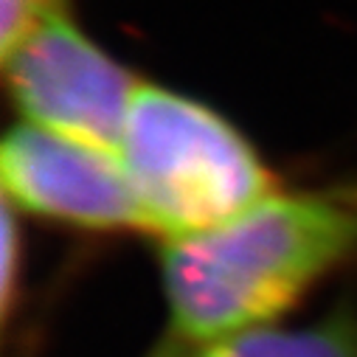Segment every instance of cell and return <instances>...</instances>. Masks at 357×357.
Returning <instances> with one entry per match:
<instances>
[{
  "label": "cell",
  "instance_id": "obj_4",
  "mask_svg": "<svg viewBox=\"0 0 357 357\" xmlns=\"http://www.w3.org/2000/svg\"><path fill=\"white\" fill-rule=\"evenodd\" d=\"M0 172L20 211L93 231L144 228L119 152L20 124L3 141Z\"/></svg>",
  "mask_w": 357,
  "mask_h": 357
},
{
  "label": "cell",
  "instance_id": "obj_7",
  "mask_svg": "<svg viewBox=\"0 0 357 357\" xmlns=\"http://www.w3.org/2000/svg\"><path fill=\"white\" fill-rule=\"evenodd\" d=\"M17 250H20V236H17V220L12 211V203L6 200L3 208V310H12V293H15V273H17Z\"/></svg>",
  "mask_w": 357,
  "mask_h": 357
},
{
  "label": "cell",
  "instance_id": "obj_2",
  "mask_svg": "<svg viewBox=\"0 0 357 357\" xmlns=\"http://www.w3.org/2000/svg\"><path fill=\"white\" fill-rule=\"evenodd\" d=\"M119 158L144 228L166 242L214 228L273 195V174L250 141L217 110L166 87H138Z\"/></svg>",
  "mask_w": 357,
  "mask_h": 357
},
{
  "label": "cell",
  "instance_id": "obj_6",
  "mask_svg": "<svg viewBox=\"0 0 357 357\" xmlns=\"http://www.w3.org/2000/svg\"><path fill=\"white\" fill-rule=\"evenodd\" d=\"M56 15H62V0H0V17H3L0 40H3V51H9L31 29H37L40 23Z\"/></svg>",
  "mask_w": 357,
  "mask_h": 357
},
{
  "label": "cell",
  "instance_id": "obj_8",
  "mask_svg": "<svg viewBox=\"0 0 357 357\" xmlns=\"http://www.w3.org/2000/svg\"><path fill=\"white\" fill-rule=\"evenodd\" d=\"M149 357H183V351H181V346H177L174 340H163Z\"/></svg>",
  "mask_w": 357,
  "mask_h": 357
},
{
  "label": "cell",
  "instance_id": "obj_5",
  "mask_svg": "<svg viewBox=\"0 0 357 357\" xmlns=\"http://www.w3.org/2000/svg\"><path fill=\"white\" fill-rule=\"evenodd\" d=\"M195 357H357V324L351 315H332L298 329L259 326L200 343Z\"/></svg>",
  "mask_w": 357,
  "mask_h": 357
},
{
  "label": "cell",
  "instance_id": "obj_1",
  "mask_svg": "<svg viewBox=\"0 0 357 357\" xmlns=\"http://www.w3.org/2000/svg\"><path fill=\"white\" fill-rule=\"evenodd\" d=\"M354 250V195H267L214 228L163 245L174 332L211 343L267 326Z\"/></svg>",
  "mask_w": 357,
  "mask_h": 357
},
{
  "label": "cell",
  "instance_id": "obj_3",
  "mask_svg": "<svg viewBox=\"0 0 357 357\" xmlns=\"http://www.w3.org/2000/svg\"><path fill=\"white\" fill-rule=\"evenodd\" d=\"M12 96L26 124L119 152L135 79L68 17L56 15L3 51Z\"/></svg>",
  "mask_w": 357,
  "mask_h": 357
}]
</instances>
